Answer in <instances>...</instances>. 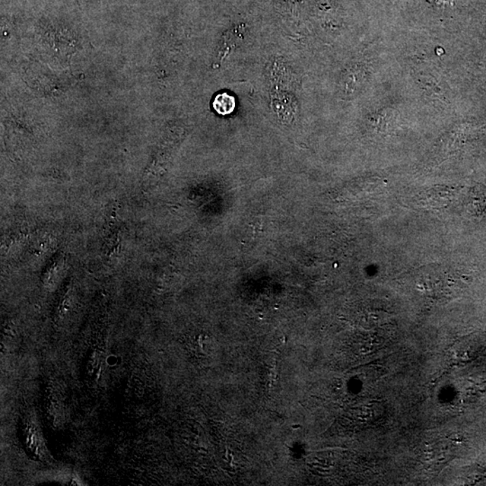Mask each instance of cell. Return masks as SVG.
I'll return each mask as SVG.
<instances>
[{
    "label": "cell",
    "mask_w": 486,
    "mask_h": 486,
    "mask_svg": "<svg viewBox=\"0 0 486 486\" xmlns=\"http://www.w3.org/2000/svg\"><path fill=\"white\" fill-rule=\"evenodd\" d=\"M212 107L216 113L221 116H228L234 113L235 107H236V100L231 95L222 92L218 94L212 101Z\"/></svg>",
    "instance_id": "6da1fadb"
}]
</instances>
